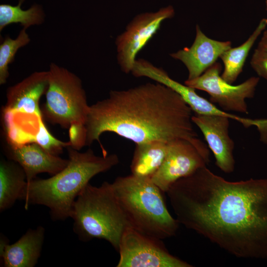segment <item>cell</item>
<instances>
[{"instance_id":"9c48e42d","label":"cell","mask_w":267,"mask_h":267,"mask_svg":"<svg viewBox=\"0 0 267 267\" xmlns=\"http://www.w3.org/2000/svg\"><path fill=\"white\" fill-rule=\"evenodd\" d=\"M221 70V64L216 62L198 77L186 80L184 84L206 92L210 101L224 111L247 114L246 99L254 97L260 78L252 77L239 85H233L222 78Z\"/></svg>"},{"instance_id":"8992f818","label":"cell","mask_w":267,"mask_h":267,"mask_svg":"<svg viewBox=\"0 0 267 267\" xmlns=\"http://www.w3.org/2000/svg\"><path fill=\"white\" fill-rule=\"evenodd\" d=\"M47 72L43 117L66 129L73 125H85L90 106L81 79L54 63L50 64Z\"/></svg>"},{"instance_id":"9a60e30c","label":"cell","mask_w":267,"mask_h":267,"mask_svg":"<svg viewBox=\"0 0 267 267\" xmlns=\"http://www.w3.org/2000/svg\"><path fill=\"white\" fill-rule=\"evenodd\" d=\"M131 73L135 77H146L171 88L182 98L194 114L212 115L215 112L216 106L213 103L198 95L195 89L173 79L164 69L148 60L136 59Z\"/></svg>"},{"instance_id":"5bb4252c","label":"cell","mask_w":267,"mask_h":267,"mask_svg":"<svg viewBox=\"0 0 267 267\" xmlns=\"http://www.w3.org/2000/svg\"><path fill=\"white\" fill-rule=\"evenodd\" d=\"M48 86V72H35L6 91L5 115L24 113L43 117L40 100Z\"/></svg>"},{"instance_id":"7a4b0ae2","label":"cell","mask_w":267,"mask_h":267,"mask_svg":"<svg viewBox=\"0 0 267 267\" xmlns=\"http://www.w3.org/2000/svg\"><path fill=\"white\" fill-rule=\"evenodd\" d=\"M192 110L182 98L161 83H147L122 90L90 105L85 123L86 146L100 141L112 132L135 144L155 140L198 138L192 120Z\"/></svg>"},{"instance_id":"ba28073f","label":"cell","mask_w":267,"mask_h":267,"mask_svg":"<svg viewBox=\"0 0 267 267\" xmlns=\"http://www.w3.org/2000/svg\"><path fill=\"white\" fill-rule=\"evenodd\" d=\"M175 10L171 5L155 12L138 14L115 40L117 60L122 71L131 73L136 56L160 29L163 22L172 18Z\"/></svg>"},{"instance_id":"484cf974","label":"cell","mask_w":267,"mask_h":267,"mask_svg":"<svg viewBox=\"0 0 267 267\" xmlns=\"http://www.w3.org/2000/svg\"><path fill=\"white\" fill-rule=\"evenodd\" d=\"M266 9L267 10V0H266Z\"/></svg>"},{"instance_id":"e0dca14e","label":"cell","mask_w":267,"mask_h":267,"mask_svg":"<svg viewBox=\"0 0 267 267\" xmlns=\"http://www.w3.org/2000/svg\"><path fill=\"white\" fill-rule=\"evenodd\" d=\"M169 142L155 140L136 144L130 166L132 174L151 178L165 159Z\"/></svg>"},{"instance_id":"7402d4cb","label":"cell","mask_w":267,"mask_h":267,"mask_svg":"<svg viewBox=\"0 0 267 267\" xmlns=\"http://www.w3.org/2000/svg\"><path fill=\"white\" fill-rule=\"evenodd\" d=\"M33 142H36L49 153L58 156L64 148L71 146L69 141L64 142L53 136L45 126L43 117L38 118V129L34 135Z\"/></svg>"},{"instance_id":"d6986e66","label":"cell","mask_w":267,"mask_h":267,"mask_svg":"<svg viewBox=\"0 0 267 267\" xmlns=\"http://www.w3.org/2000/svg\"><path fill=\"white\" fill-rule=\"evenodd\" d=\"M267 26V18H263L252 35L242 44L236 47H230L221 55L224 69L221 75L222 78L232 84L242 72L248 54L262 32Z\"/></svg>"},{"instance_id":"d4e9b609","label":"cell","mask_w":267,"mask_h":267,"mask_svg":"<svg viewBox=\"0 0 267 267\" xmlns=\"http://www.w3.org/2000/svg\"><path fill=\"white\" fill-rule=\"evenodd\" d=\"M257 48L267 52V30L264 32Z\"/></svg>"},{"instance_id":"ffe728a7","label":"cell","mask_w":267,"mask_h":267,"mask_svg":"<svg viewBox=\"0 0 267 267\" xmlns=\"http://www.w3.org/2000/svg\"><path fill=\"white\" fill-rule=\"evenodd\" d=\"M24 0H19L16 5L8 4L0 5V31L11 24L19 23L27 29L34 25H39L44 21V13L42 6L34 4L24 10L21 8Z\"/></svg>"},{"instance_id":"277c9868","label":"cell","mask_w":267,"mask_h":267,"mask_svg":"<svg viewBox=\"0 0 267 267\" xmlns=\"http://www.w3.org/2000/svg\"><path fill=\"white\" fill-rule=\"evenodd\" d=\"M111 185L130 227L161 240L176 234L179 223L169 213L163 192L151 178L131 174L117 177Z\"/></svg>"},{"instance_id":"30bf717a","label":"cell","mask_w":267,"mask_h":267,"mask_svg":"<svg viewBox=\"0 0 267 267\" xmlns=\"http://www.w3.org/2000/svg\"><path fill=\"white\" fill-rule=\"evenodd\" d=\"M117 267H191L169 253L161 239L128 228L120 240Z\"/></svg>"},{"instance_id":"6da1fadb","label":"cell","mask_w":267,"mask_h":267,"mask_svg":"<svg viewBox=\"0 0 267 267\" xmlns=\"http://www.w3.org/2000/svg\"><path fill=\"white\" fill-rule=\"evenodd\" d=\"M168 195L180 224L240 258H267V178L230 181L207 166Z\"/></svg>"},{"instance_id":"7c38bea8","label":"cell","mask_w":267,"mask_h":267,"mask_svg":"<svg viewBox=\"0 0 267 267\" xmlns=\"http://www.w3.org/2000/svg\"><path fill=\"white\" fill-rule=\"evenodd\" d=\"M5 152L8 159L22 168L27 182L40 173L54 175L63 170L69 162L68 159L49 153L36 142L15 143L7 141Z\"/></svg>"},{"instance_id":"44dd1931","label":"cell","mask_w":267,"mask_h":267,"mask_svg":"<svg viewBox=\"0 0 267 267\" xmlns=\"http://www.w3.org/2000/svg\"><path fill=\"white\" fill-rule=\"evenodd\" d=\"M26 30V29L23 28L15 39L6 37L0 44V85L6 83L9 75L8 66L14 61L17 51L27 45L31 41Z\"/></svg>"},{"instance_id":"5b68a950","label":"cell","mask_w":267,"mask_h":267,"mask_svg":"<svg viewBox=\"0 0 267 267\" xmlns=\"http://www.w3.org/2000/svg\"><path fill=\"white\" fill-rule=\"evenodd\" d=\"M70 218L81 240L104 239L117 251L123 233L130 227L107 181L99 186L88 184L76 199Z\"/></svg>"},{"instance_id":"2e32d148","label":"cell","mask_w":267,"mask_h":267,"mask_svg":"<svg viewBox=\"0 0 267 267\" xmlns=\"http://www.w3.org/2000/svg\"><path fill=\"white\" fill-rule=\"evenodd\" d=\"M45 230L41 226L30 229L16 242L0 241V257L5 267H33L40 256Z\"/></svg>"},{"instance_id":"603a6c76","label":"cell","mask_w":267,"mask_h":267,"mask_svg":"<svg viewBox=\"0 0 267 267\" xmlns=\"http://www.w3.org/2000/svg\"><path fill=\"white\" fill-rule=\"evenodd\" d=\"M69 142L71 146L75 149L79 150L86 146V130L85 125L76 124L69 128Z\"/></svg>"},{"instance_id":"8fae6325","label":"cell","mask_w":267,"mask_h":267,"mask_svg":"<svg viewBox=\"0 0 267 267\" xmlns=\"http://www.w3.org/2000/svg\"><path fill=\"white\" fill-rule=\"evenodd\" d=\"M229 118L218 115L194 114L192 117L213 153L216 166L226 174L235 168L234 142L229 134Z\"/></svg>"},{"instance_id":"3957f363","label":"cell","mask_w":267,"mask_h":267,"mask_svg":"<svg viewBox=\"0 0 267 267\" xmlns=\"http://www.w3.org/2000/svg\"><path fill=\"white\" fill-rule=\"evenodd\" d=\"M66 148L69 162L63 170L48 178L27 182L20 199L25 209L30 204L41 205L49 209L54 220L70 217L76 199L89 180L119 162L116 154L100 156L91 149L80 152L71 146Z\"/></svg>"},{"instance_id":"cb8c5ba5","label":"cell","mask_w":267,"mask_h":267,"mask_svg":"<svg viewBox=\"0 0 267 267\" xmlns=\"http://www.w3.org/2000/svg\"><path fill=\"white\" fill-rule=\"evenodd\" d=\"M250 64L259 76L267 81V52L257 48L252 55Z\"/></svg>"},{"instance_id":"52a82bcc","label":"cell","mask_w":267,"mask_h":267,"mask_svg":"<svg viewBox=\"0 0 267 267\" xmlns=\"http://www.w3.org/2000/svg\"><path fill=\"white\" fill-rule=\"evenodd\" d=\"M209 162V149L199 137L176 139L169 142L165 159L151 179L166 193L177 180L206 166Z\"/></svg>"},{"instance_id":"4fadbf2b","label":"cell","mask_w":267,"mask_h":267,"mask_svg":"<svg viewBox=\"0 0 267 267\" xmlns=\"http://www.w3.org/2000/svg\"><path fill=\"white\" fill-rule=\"evenodd\" d=\"M230 47V41H219L208 37L197 25L195 40L191 46L171 53L170 55L184 64L188 71L187 80H191L201 75Z\"/></svg>"},{"instance_id":"ac0fdd59","label":"cell","mask_w":267,"mask_h":267,"mask_svg":"<svg viewBox=\"0 0 267 267\" xmlns=\"http://www.w3.org/2000/svg\"><path fill=\"white\" fill-rule=\"evenodd\" d=\"M22 168L16 162L1 159L0 163V211L11 207L20 199L26 185Z\"/></svg>"}]
</instances>
